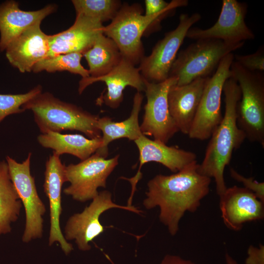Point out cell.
Here are the masks:
<instances>
[{
  "mask_svg": "<svg viewBox=\"0 0 264 264\" xmlns=\"http://www.w3.org/2000/svg\"><path fill=\"white\" fill-rule=\"evenodd\" d=\"M194 163L170 175L159 174L147 183L143 204L147 209L159 208V219L174 236L186 212L193 213L209 193L211 179L199 173Z\"/></svg>",
  "mask_w": 264,
  "mask_h": 264,
  "instance_id": "1",
  "label": "cell"
},
{
  "mask_svg": "<svg viewBox=\"0 0 264 264\" xmlns=\"http://www.w3.org/2000/svg\"><path fill=\"white\" fill-rule=\"evenodd\" d=\"M222 93L225 102L224 115L209 138L204 157L198 166L200 174L214 178L219 196L227 188L224 177L225 168L229 164L233 152L239 149L246 139L237 123L236 109L241 92L236 80L232 77L227 79Z\"/></svg>",
  "mask_w": 264,
  "mask_h": 264,
  "instance_id": "2",
  "label": "cell"
},
{
  "mask_svg": "<svg viewBox=\"0 0 264 264\" xmlns=\"http://www.w3.org/2000/svg\"><path fill=\"white\" fill-rule=\"evenodd\" d=\"M187 0H173L160 13L150 16L143 15L140 4H122L115 17L104 26L103 34L117 45L122 57L134 66L140 63L144 56L141 37L149 29L157 27L161 21L176 8L186 6Z\"/></svg>",
  "mask_w": 264,
  "mask_h": 264,
  "instance_id": "3",
  "label": "cell"
},
{
  "mask_svg": "<svg viewBox=\"0 0 264 264\" xmlns=\"http://www.w3.org/2000/svg\"><path fill=\"white\" fill-rule=\"evenodd\" d=\"M22 108L24 110L32 111L35 122L42 133L78 131L90 139L102 137L97 128L98 115L63 102L49 92L40 93Z\"/></svg>",
  "mask_w": 264,
  "mask_h": 264,
  "instance_id": "4",
  "label": "cell"
},
{
  "mask_svg": "<svg viewBox=\"0 0 264 264\" xmlns=\"http://www.w3.org/2000/svg\"><path fill=\"white\" fill-rule=\"evenodd\" d=\"M231 77L236 80L241 96L236 109L237 123L246 138L264 147V77L233 61Z\"/></svg>",
  "mask_w": 264,
  "mask_h": 264,
  "instance_id": "5",
  "label": "cell"
},
{
  "mask_svg": "<svg viewBox=\"0 0 264 264\" xmlns=\"http://www.w3.org/2000/svg\"><path fill=\"white\" fill-rule=\"evenodd\" d=\"M244 43L210 39L198 40L179 52L169 77L177 78V86L188 84L198 78L210 77L225 56L241 48Z\"/></svg>",
  "mask_w": 264,
  "mask_h": 264,
  "instance_id": "6",
  "label": "cell"
},
{
  "mask_svg": "<svg viewBox=\"0 0 264 264\" xmlns=\"http://www.w3.org/2000/svg\"><path fill=\"white\" fill-rule=\"evenodd\" d=\"M31 155L29 153L21 163L9 156L6 157L11 180L24 208L25 223L22 239L25 243L42 237L43 216L46 212L45 206L38 195L35 178L31 174Z\"/></svg>",
  "mask_w": 264,
  "mask_h": 264,
  "instance_id": "7",
  "label": "cell"
},
{
  "mask_svg": "<svg viewBox=\"0 0 264 264\" xmlns=\"http://www.w3.org/2000/svg\"><path fill=\"white\" fill-rule=\"evenodd\" d=\"M201 18L198 13L191 16L187 14L180 15L176 28L166 33L154 46L151 54L144 56L139 64L138 68L145 80L158 83L169 77L171 67L187 31Z\"/></svg>",
  "mask_w": 264,
  "mask_h": 264,
  "instance_id": "8",
  "label": "cell"
},
{
  "mask_svg": "<svg viewBox=\"0 0 264 264\" xmlns=\"http://www.w3.org/2000/svg\"><path fill=\"white\" fill-rule=\"evenodd\" d=\"M234 59L232 53L225 56L210 77L188 134L190 138L202 141L209 139L221 121L223 87L226 80L231 77L230 67Z\"/></svg>",
  "mask_w": 264,
  "mask_h": 264,
  "instance_id": "9",
  "label": "cell"
},
{
  "mask_svg": "<svg viewBox=\"0 0 264 264\" xmlns=\"http://www.w3.org/2000/svg\"><path fill=\"white\" fill-rule=\"evenodd\" d=\"M119 155L106 159L95 153L76 164L65 167L70 185L63 192L76 201L84 202L96 197L99 187L105 188L108 177L118 164Z\"/></svg>",
  "mask_w": 264,
  "mask_h": 264,
  "instance_id": "10",
  "label": "cell"
},
{
  "mask_svg": "<svg viewBox=\"0 0 264 264\" xmlns=\"http://www.w3.org/2000/svg\"><path fill=\"white\" fill-rule=\"evenodd\" d=\"M177 80L176 77L158 83L145 80L147 102L140 131L143 135L166 144L179 131L170 114L168 102L169 89Z\"/></svg>",
  "mask_w": 264,
  "mask_h": 264,
  "instance_id": "11",
  "label": "cell"
},
{
  "mask_svg": "<svg viewBox=\"0 0 264 264\" xmlns=\"http://www.w3.org/2000/svg\"><path fill=\"white\" fill-rule=\"evenodd\" d=\"M112 208H118L140 215L142 211L134 206H124L112 201L111 193L107 190L99 192L92 202L84 210L76 213L68 219L64 228V236L67 241L74 240L79 250L83 251L91 249L89 242L105 230L99 220L101 215Z\"/></svg>",
  "mask_w": 264,
  "mask_h": 264,
  "instance_id": "12",
  "label": "cell"
},
{
  "mask_svg": "<svg viewBox=\"0 0 264 264\" xmlns=\"http://www.w3.org/2000/svg\"><path fill=\"white\" fill-rule=\"evenodd\" d=\"M247 5L236 0H223L216 22L207 29L191 27L186 37L194 40L215 39L229 43L253 40L255 35L245 22Z\"/></svg>",
  "mask_w": 264,
  "mask_h": 264,
  "instance_id": "13",
  "label": "cell"
},
{
  "mask_svg": "<svg viewBox=\"0 0 264 264\" xmlns=\"http://www.w3.org/2000/svg\"><path fill=\"white\" fill-rule=\"evenodd\" d=\"M97 82H103L107 86L106 92L102 93L96 104H104L111 109H116L122 102L125 88L130 86L137 92L145 91V79L138 67L123 57L119 64L105 75L98 77L82 78L79 82L78 92L81 94L88 86Z\"/></svg>",
  "mask_w": 264,
  "mask_h": 264,
  "instance_id": "14",
  "label": "cell"
},
{
  "mask_svg": "<svg viewBox=\"0 0 264 264\" xmlns=\"http://www.w3.org/2000/svg\"><path fill=\"white\" fill-rule=\"evenodd\" d=\"M59 155L53 152L45 163L44 192L47 197L50 211V230L48 245L58 242L64 253L67 255L73 250L72 245L66 240L60 227L62 214V188L67 182L65 174L66 165L62 163Z\"/></svg>",
  "mask_w": 264,
  "mask_h": 264,
  "instance_id": "15",
  "label": "cell"
},
{
  "mask_svg": "<svg viewBox=\"0 0 264 264\" xmlns=\"http://www.w3.org/2000/svg\"><path fill=\"white\" fill-rule=\"evenodd\" d=\"M134 142L139 151L140 165L133 177L124 178L129 181L132 186L130 200H132L136 185L142 175L141 168L145 163L155 162L176 173L197 162V155L194 153L174 146H168L157 140H151L143 134Z\"/></svg>",
  "mask_w": 264,
  "mask_h": 264,
  "instance_id": "16",
  "label": "cell"
},
{
  "mask_svg": "<svg viewBox=\"0 0 264 264\" xmlns=\"http://www.w3.org/2000/svg\"><path fill=\"white\" fill-rule=\"evenodd\" d=\"M219 197L221 218L231 230L240 231L246 222L264 218V202L243 187L227 188Z\"/></svg>",
  "mask_w": 264,
  "mask_h": 264,
  "instance_id": "17",
  "label": "cell"
},
{
  "mask_svg": "<svg viewBox=\"0 0 264 264\" xmlns=\"http://www.w3.org/2000/svg\"><path fill=\"white\" fill-rule=\"evenodd\" d=\"M104 26L97 19L76 14L70 27L49 35L47 57L73 52L84 53L91 47L98 36L103 33Z\"/></svg>",
  "mask_w": 264,
  "mask_h": 264,
  "instance_id": "18",
  "label": "cell"
},
{
  "mask_svg": "<svg viewBox=\"0 0 264 264\" xmlns=\"http://www.w3.org/2000/svg\"><path fill=\"white\" fill-rule=\"evenodd\" d=\"M37 23L23 32L5 49L10 64L22 73L32 71L33 66L47 58L49 51V35Z\"/></svg>",
  "mask_w": 264,
  "mask_h": 264,
  "instance_id": "19",
  "label": "cell"
},
{
  "mask_svg": "<svg viewBox=\"0 0 264 264\" xmlns=\"http://www.w3.org/2000/svg\"><path fill=\"white\" fill-rule=\"evenodd\" d=\"M210 77L197 78L191 83L172 86L168 94L170 114L178 130L188 135Z\"/></svg>",
  "mask_w": 264,
  "mask_h": 264,
  "instance_id": "20",
  "label": "cell"
},
{
  "mask_svg": "<svg viewBox=\"0 0 264 264\" xmlns=\"http://www.w3.org/2000/svg\"><path fill=\"white\" fill-rule=\"evenodd\" d=\"M56 6L53 4L31 11L20 9L14 0L6 1L0 5V50H5L8 45L25 30L41 23L47 16L53 13Z\"/></svg>",
  "mask_w": 264,
  "mask_h": 264,
  "instance_id": "21",
  "label": "cell"
},
{
  "mask_svg": "<svg viewBox=\"0 0 264 264\" xmlns=\"http://www.w3.org/2000/svg\"><path fill=\"white\" fill-rule=\"evenodd\" d=\"M143 99L141 92H137L133 97L132 108L130 116L121 122H114L108 116L98 119L97 128L102 133V146L95 152L106 158L108 145L112 141L121 138L135 141L143 134L138 122V116Z\"/></svg>",
  "mask_w": 264,
  "mask_h": 264,
  "instance_id": "22",
  "label": "cell"
},
{
  "mask_svg": "<svg viewBox=\"0 0 264 264\" xmlns=\"http://www.w3.org/2000/svg\"><path fill=\"white\" fill-rule=\"evenodd\" d=\"M37 140L43 147L52 149L59 156L68 154L81 161L94 154L102 143L101 138L90 139L79 134H62L51 132L40 134Z\"/></svg>",
  "mask_w": 264,
  "mask_h": 264,
  "instance_id": "23",
  "label": "cell"
},
{
  "mask_svg": "<svg viewBox=\"0 0 264 264\" xmlns=\"http://www.w3.org/2000/svg\"><path fill=\"white\" fill-rule=\"evenodd\" d=\"M83 56L87 60L89 75L92 77L109 73L123 58L115 42L103 33L98 36L91 47L83 53Z\"/></svg>",
  "mask_w": 264,
  "mask_h": 264,
  "instance_id": "24",
  "label": "cell"
},
{
  "mask_svg": "<svg viewBox=\"0 0 264 264\" xmlns=\"http://www.w3.org/2000/svg\"><path fill=\"white\" fill-rule=\"evenodd\" d=\"M22 204L11 180L7 163L0 162V236L11 232Z\"/></svg>",
  "mask_w": 264,
  "mask_h": 264,
  "instance_id": "25",
  "label": "cell"
},
{
  "mask_svg": "<svg viewBox=\"0 0 264 264\" xmlns=\"http://www.w3.org/2000/svg\"><path fill=\"white\" fill-rule=\"evenodd\" d=\"M83 57V54L79 52L49 57L37 63L32 71L35 73L44 70L48 72L67 71L86 78L90 75L88 70L85 68L81 63Z\"/></svg>",
  "mask_w": 264,
  "mask_h": 264,
  "instance_id": "26",
  "label": "cell"
},
{
  "mask_svg": "<svg viewBox=\"0 0 264 264\" xmlns=\"http://www.w3.org/2000/svg\"><path fill=\"white\" fill-rule=\"evenodd\" d=\"M72 2L76 14L97 19L102 23L112 20L122 5L117 0H73Z\"/></svg>",
  "mask_w": 264,
  "mask_h": 264,
  "instance_id": "27",
  "label": "cell"
},
{
  "mask_svg": "<svg viewBox=\"0 0 264 264\" xmlns=\"http://www.w3.org/2000/svg\"><path fill=\"white\" fill-rule=\"evenodd\" d=\"M42 88L38 85L23 94H0V123L9 115L23 112V105L42 93Z\"/></svg>",
  "mask_w": 264,
  "mask_h": 264,
  "instance_id": "28",
  "label": "cell"
},
{
  "mask_svg": "<svg viewBox=\"0 0 264 264\" xmlns=\"http://www.w3.org/2000/svg\"><path fill=\"white\" fill-rule=\"evenodd\" d=\"M234 60L249 71L262 72L264 70V52L262 47L251 54L235 55Z\"/></svg>",
  "mask_w": 264,
  "mask_h": 264,
  "instance_id": "29",
  "label": "cell"
},
{
  "mask_svg": "<svg viewBox=\"0 0 264 264\" xmlns=\"http://www.w3.org/2000/svg\"><path fill=\"white\" fill-rule=\"evenodd\" d=\"M231 177L235 180L242 184L243 188L253 192L257 198L264 202V183L259 182L253 177H246L236 171L230 169Z\"/></svg>",
  "mask_w": 264,
  "mask_h": 264,
  "instance_id": "30",
  "label": "cell"
},
{
  "mask_svg": "<svg viewBox=\"0 0 264 264\" xmlns=\"http://www.w3.org/2000/svg\"><path fill=\"white\" fill-rule=\"evenodd\" d=\"M248 257L245 264H264V246L260 244L259 247L250 245L247 250Z\"/></svg>",
  "mask_w": 264,
  "mask_h": 264,
  "instance_id": "31",
  "label": "cell"
},
{
  "mask_svg": "<svg viewBox=\"0 0 264 264\" xmlns=\"http://www.w3.org/2000/svg\"><path fill=\"white\" fill-rule=\"evenodd\" d=\"M145 15L150 16L161 12L166 9L170 2L163 0H145Z\"/></svg>",
  "mask_w": 264,
  "mask_h": 264,
  "instance_id": "32",
  "label": "cell"
},
{
  "mask_svg": "<svg viewBox=\"0 0 264 264\" xmlns=\"http://www.w3.org/2000/svg\"><path fill=\"white\" fill-rule=\"evenodd\" d=\"M160 264H195L193 262L185 260L179 256L173 255H166Z\"/></svg>",
  "mask_w": 264,
  "mask_h": 264,
  "instance_id": "33",
  "label": "cell"
},
{
  "mask_svg": "<svg viewBox=\"0 0 264 264\" xmlns=\"http://www.w3.org/2000/svg\"><path fill=\"white\" fill-rule=\"evenodd\" d=\"M225 261L226 264H239L229 254H225Z\"/></svg>",
  "mask_w": 264,
  "mask_h": 264,
  "instance_id": "34",
  "label": "cell"
}]
</instances>
